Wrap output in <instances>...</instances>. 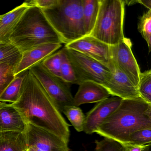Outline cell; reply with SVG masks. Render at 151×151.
Wrapping results in <instances>:
<instances>
[{
    "mask_svg": "<svg viewBox=\"0 0 151 151\" xmlns=\"http://www.w3.org/2000/svg\"><path fill=\"white\" fill-rule=\"evenodd\" d=\"M41 10L64 44L86 36L82 0H57L52 6Z\"/></svg>",
    "mask_w": 151,
    "mask_h": 151,
    "instance_id": "277c9868",
    "label": "cell"
},
{
    "mask_svg": "<svg viewBox=\"0 0 151 151\" xmlns=\"http://www.w3.org/2000/svg\"><path fill=\"white\" fill-rule=\"evenodd\" d=\"M62 112L77 131H83L85 116L80 108L72 105L65 108Z\"/></svg>",
    "mask_w": 151,
    "mask_h": 151,
    "instance_id": "7402d4cb",
    "label": "cell"
},
{
    "mask_svg": "<svg viewBox=\"0 0 151 151\" xmlns=\"http://www.w3.org/2000/svg\"><path fill=\"white\" fill-rule=\"evenodd\" d=\"M18 63L13 61L0 62V95L15 78V70Z\"/></svg>",
    "mask_w": 151,
    "mask_h": 151,
    "instance_id": "ffe728a7",
    "label": "cell"
},
{
    "mask_svg": "<svg viewBox=\"0 0 151 151\" xmlns=\"http://www.w3.org/2000/svg\"><path fill=\"white\" fill-rule=\"evenodd\" d=\"M21 57L22 53L14 45L0 42V62L13 61L19 63Z\"/></svg>",
    "mask_w": 151,
    "mask_h": 151,
    "instance_id": "484cf974",
    "label": "cell"
},
{
    "mask_svg": "<svg viewBox=\"0 0 151 151\" xmlns=\"http://www.w3.org/2000/svg\"><path fill=\"white\" fill-rule=\"evenodd\" d=\"M78 91L73 97V105L99 102L109 98L110 94L102 85L92 81H85L79 85Z\"/></svg>",
    "mask_w": 151,
    "mask_h": 151,
    "instance_id": "5bb4252c",
    "label": "cell"
},
{
    "mask_svg": "<svg viewBox=\"0 0 151 151\" xmlns=\"http://www.w3.org/2000/svg\"><path fill=\"white\" fill-rule=\"evenodd\" d=\"M122 100L113 96L98 102L86 114L83 131L87 134L95 132L100 125L118 107Z\"/></svg>",
    "mask_w": 151,
    "mask_h": 151,
    "instance_id": "8fae6325",
    "label": "cell"
},
{
    "mask_svg": "<svg viewBox=\"0 0 151 151\" xmlns=\"http://www.w3.org/2000/svg\"><path fill=\"white\" fill-rule=\"evenodd\" d=\"M124 1L100 0L98 17L91 36L110 46L117 45L124 37Z\"/></svg>",
    "mask_w": 151,
    "mask_h": 151,
    "instance_id": "5b68a950",
    "label": "cell"
},
{
    "mask_svg": "<svg viewBox=\"0 0 151 151\" xmlns=\"http://www.w3.org/2000/svg\"><path fill=\"white\" fill-rule=\"evenodd\" d=\"M57 0H31L24 1L28 7H36L41 9H47L56 3Z\"/></svg>",
    "mask_w": 151,
    "mask_h": 151,
    "instance_id": "f1b7e54d",
    "label": "cell"
},
{
    "mask_svg": "<svg viewBox=\"0 0 151 151\" xmlns=\"http://www.w3.org/2000/svg\"><path fill=\"white\" fill-rule=\"evenodd\" d=\"M24 72L16 76L14 79L9 85L0 95V102L8 104L15 103L20 96Z\"/></svg>",
    "mask_w": 151,
    "mask_h": 151,
    "instance_id": "d6986e66",
    "label": "cell"
},
{
    "mask_svg": "<svg viewBox=\"0 0 151 151\" xmlns=\"http://www.w3.org/2000/svg\"><path fill=\"white\" fill-rule=\"evenodd\" d=\"M11 105L20 112L26 124L47 130L68 143L69 124L29 69L24 72L18 99Z\"/></svg>",
    "mask_w": 151,
    "mask_h": 151,
    "instance_id": "6da1fadb",
    "label": "cell"
},
{
    "mask_svg": "<svg viewBox=\"0 0 151 151\" xmlns=\"http://www.w3.org/2000/svg\"><path fill=\"white\" fill-rule=\"evenodd\" d=\"M1 15H0V18H1Z\"/></svg>",
    "mask_w": 151,
    "mask_h": 151,
    "instance_id": "1f68e13d",
    "label": "cell"
},
{
    "mask_svg": "<svg viewBox=\"0 0 151 151\" xmlns=\"http://www.w3.org/2000/svg\"><path fill=\"white\" fill-rule=\"evenodd\" d=\"M0 151H26L23 132H1Z\"/></svg>",
    "mask_w": 151,
    "mask_h": 151,
    "instance_id": "e0dca14e",
    "label": "cell"
},
{
    "mask_svg": "<svg viewBox=\"0 0 151 151\" xmlns=\"http://www.w3.org/2000/svg\"><path fill=\"white\" fill-rule=\"evenodd\" d=\"M138 90L140 98L151 104V70L140 73Z\"/></svg>",
    "mask_w": 151,
    "mask_h": 151,
    "instance_id": "cb8c5ba5",
    "label": "cell"
},
{
    "mask_svg": "<svg viewBox=\"0 0 151 151\" xmlns=\"http://www.w3.org/2000/svg\"><path fill=\"white\" fill-rule=\"evenodd\" d=\"M124 145L125 147V151H151V144L143 145L129 144Z\"/></svg>",
    "mask_w": 151,
    "mask_h": 151,
    "instance_id": "f546056e",
    "label": "cell"
},
{
    "mask_svg": "<svg viewBox=\"0 0 151 151\" xmlns=\"http://www.w3.org/2000/svg\"><path fill=\"white\" fill-rule=\"evenodd\" d=\"M61 46V44L54 43L44 44L22 53L21 60L16 67L15 76L40 63L59 49Z\"/></svg>",
    "mask_w": 151,
    "mask_h": 151,
    "instance_id": "4fadbf2b",
    "label": "cell"
},
{
    "mask_svg": "<svg viewBox=\"0 0 151 151\" xmlns=\"http://www.w3.org/2000/svg\"><path fill=\"white\" fill-rule=\"evenodd\" d=\"M9 40L21 53L44 44L64 43L42 10L36 7H30L24 13Z\"/></svg>",
    "mask_w": 151,
    "mask_h": 151,
    "instance_id": "3957f363",
    "label": "cell"
},
{
    "mask_svg": "<svg viewBox=\"0 0 151 151\" xmlns=\"http://www.w3.org/2000/svg\"><path fill=\"white\" fill-rule=\"evenodd\" d=\"M127 144L139 145L151 144V128L142 129L131 133L128 137Z\"/></svg>",
    "mask_w": 151,
    "mask_h": 151,
    "instance_id": "4316f807",
    "label": "cell"
},
{
    "mask_svg": "<svg viewBox=\"0 0 151 151\" xmlns=\"http://www.w3.org/2000/svg\"><path fill=\"white\" fill-rule=\"evenodd\" d=\"M109 70L111 75L104 86L110 95L122 99L140 97L137 88L125 74L117 68L114 63Z\"/></svg>",
    "mask_w": 151,
    "mask_h": 151,
    "instance_id": "7c38bea8",
    "label": "cell"
},
{
    "mask_svg": "<svg viewBox=\"0 0 151 151\" xmlns=\"http://www.w3.org/2000/svg\"></svg>",
    "mask_w": 151,
    "mask_h": 151,
    "instance_id": "d6a6232c",
    "label": "cell"
},
{
    "mask_svg": "<svg viewBox=\"0 0 151 151\" xmlns=\"http://www.w3.org/2000/svg\"><path fill=\"white\" fill-rule=\"evenodd\" d=\"M137 28L146 41L150 53L151 51V10H148L139 17Z\"/></svg>",
    "mask_w": 151,
    "mask_h": 151,
    "instance_id": "603a6c76",
    "label": "cell"
},
{
    "mask_svg": "<svg viewBox=\"0 0 151 151\" xmlns=\"http://www.w3.org/2000/svg\"><path fill=\"white\" fill-rule=\"evenodd\" d=\"M62 52V63L61 66L60 79L66 83L79 85L78 79L66 52L65 47L61 50Z\"/></svg>",
    "mask_w": 151,
    "mask_h": 151,
    "instance_id": "44dd1931",
    "label": "cell"
},
{
    "mask_svg": "<svg viewBox=\"0 0 151 151\" xmlns=\"http://www.w3.org/2000/svg\"><path fill=\"white\" fill-rule=\"evenodd\" d=\"M136 3L142 4L147 8L148 9V10H151V0H138L136 1Z\"/></svg>",
    "mask_w": 151,
    "mask_h": 151,
    "instance_id": "4dcf8cb0",
    "label": "cell"
},
{
    "mask_svg": "<svg viewBox=\"0 0 151 151\" xmlns=\"http://www.w3.org/2000/svg\"><path fill=\"white\" fill-rule=\"evenodd\" d=\"M41 64L51 74L60 78L61 66L62 63V52L61 50L47 57Z\"/></svg>",
    "mask_w": 151,
    "mask_h": 151,
    "instance_id": "d4e9b609",
    "label": "cell"
},
{
    "mask_svg": "<svg viewBox=\"0 0 151 151\" xmlns=\"http://www.w3.org/2000/svg\"><path fill=\"white\" fill-rule=\"evenodd\" d=\"M29 70L61 112L73 105V97L67 83L48 72L41 63Z\"/></svg>",
    "mask_w": 151,
    "mask_h": 151,
    "instance_id": "8992f818",
    "label": "cell"
},
{
    "mask_svg": "<svg viewBox=\"0 0 151 151\" xmlns=\"http://www.w3.org/2000/svg\"><path fill=\"white\" fill-rule=\"evenodd\" d=\"M64 47L79 85L82 82L89 81L104 86L111 75L108 68L83 54Z\"/></svg>",
    "mask_w": 151,
    "mask_h": 151,
    "instance_id": "52a82bcc",
    "label": "cell"
},
{
    "mask_svg": "<svg viewBox=\"0 0 151 151\" xmlns=\"http://www.w3.org/2000/svg\"><path fill=\"white\" fill-rule=\"evenodd\" d=\"M147 128H151V104L139 97L122 100L95 133L125 145L131 133Z\"/></svg>",
    "mask_w": 151,
    "mask_h": 151,
    "instance_id": "7a4b0ae2",
    "label": "cell"
},
{
    "mask_svg": "<svg viewBox=\"0 0 151 151\" xmlns=\"http://www.w3.org/2000/svg\"><path fill=\"white\" fill-rule=\"evenodd\" d=\"M95 151H125L124 145L111 139L104 138L96 140Z\"/></svg>",
    "mask_w": 151,
    "mask_h": 151,
    "instance_id": "83f0119b",
    "label": "cell"
},
{
    "mask_svg": "<svg viewBox=\"0 0 151 151\" xmlns=\"http://www.w3.org/2000/svg\"><path fill=\"white\" fill-rule=\"evenodd\" d=\"M132 46L130 39L124 37L117 45L111 46V55L115 65L138 89L141 72L132 51Z\"/></svg>",
    "mask_w": 151,
    "mask_h": 151,
    "instance_id": "9c48e42d",
    "label": "cell"
},
{
    "mask_svg": "<svg viewBox=\"0 0 151 151\" xmlns=\"http://www.w3.org/2000/svg\"><path fill=\"white\" fill-rule=\"evenodd\" d=\"M26 126L17 109L11 104L0 102V132H24Z\"/></svg>",
    "mask_w": 151,
    "mask_h": 151,
    "instance_id": "9a60e30c",
    "label": "cell"
},
{
    "mask_svg": "<svg viewBox=\"0 0 151 151\" xmlns=\"http://www.w3.org/2000/svg\"><path fill=\"white\" fill-rule=\"evenodd\" d=\"M26 151H69L68 142L55 134L31 124L23 132Z\"/></svg>",
    "mask_w": 151,
    "mask_h": 151,
    "instance_id": "ba28073f",
    "label": "cell"
},
{
    "mask_svg": "<svg viewBox=\"0 0 151 151\" xmlns=\"http://www.w3.org/2000/svg\"><path fill=\"white\" fill-rule=\"evenodd\" d=\"M100 0H82L84 29L86 36L90 35L95 25Z\"/></svg>",
    "mask_w": 151,
    "mask_h": 151,
    "instance_id": "ac0fdd59",
    "label": "cell"
},
{
    "mask_svg": "<svg viewBox=\"0 0 151 151\" xmlns=\"http://www.w3.org/2000/svg\"><path fill=\"white\" fill-rule=\"evenodd\" d=\"M28 7L24 2L8 13L1 16L0 42L10 43V36Z\"/></svg>",
    "mask_w": 151,
    "mask_h": 151,
    "instance_id": "2e32d148",
    "label": "cell"
},
{
    "mask_svg": "<svg viewBox=\"0 0 151 151\" xmlns=\"http://www.w3.org/2000/svg\"><path fill=\"white\" fill-rule=\"evenodd\" d=\"M65 47L89 56L109 70L114 65L111 46L91 35L84 36L71 43L66 44Z\"/></svg>",
    "mask_w": 151,
    "mask_h": 151,
    "instance_id": "30bf717a",
    "label": "cell"
}]
</instances>
